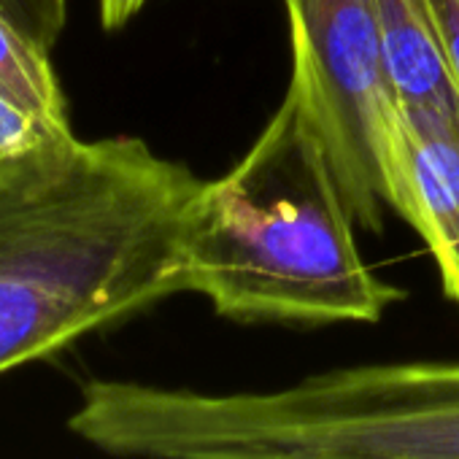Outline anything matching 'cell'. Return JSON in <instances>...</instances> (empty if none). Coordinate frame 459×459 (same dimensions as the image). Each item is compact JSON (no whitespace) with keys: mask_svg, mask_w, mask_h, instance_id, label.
I'll list each match as a JSON object with an SVG mask.
<instances>
[{"mask_svg":"<svg viewBox=\"0 0 459 459\" xmlns=\"http://www.w3.org/2000/svg\"><path fill=\"white\" fill-rule=\"evenodd\" d=\"M200 186L130 135L65 133L0 160V376L186 292Z\"/></svg>","mask_w":459,"mask_h":459,"instance_id":"1","label":"cell"},{"mask_svg":"<svg viewBox=\"0 0 459 459\" xmlns=\"http://www.w3.org/2000/svg\"><path fill=\"white\" fill-rule=\"evenodd\" d=\"M354 227L308 82L292 65L255 146L203 181L189 208L184 287L233 322L373 325L405 292L365 265Z\"/></svg>","mask_w":459,"mask_h":459,"instance_id":"2","label":"cell"},{"mask_svg":"<svg viewBox=\"0 0 459 459\" xmlns=\"http://www.w3.org/2000/svg\"><path fill=\"white\" fill-rule=\"evenodd\" d=\"M68 429L119 459L216 451L459 459V362L335 368L284 389L230 394L92 378Z\"/></svg>","mask_w":459,"mask_h":459,"instance_id":"3","label":"cell"},{"mask_svg":"<svg viewBox=\"0 0 459 459\" xmlns=\"http://www.w3.org/2000/svg\"><path fill=\"white\" fill-rule=\"evenodd\" d=\"M292 65L303 71L346 205L381 233L392 208L397 100L370 0H284Z\"/></svg>","mask_w":459,"mask_h":459,"instance_id":"4","label":"cell"},{"mask_svg":"<svg viewBox=\"0 0 459 459\" xmlns=\"http://www.w3.org/2000/svg\"><path fill=\"white\" fill-rule=\"evenodd\" d=\"M392 208L424 238L443 295L459 306V114L397 106Z\"/></svg>","mask_w":459,"mask_h":459,"instance_id":"5","label":"cell"},{"mask_svg":"<svg viewBox=\"0 0 459 459\" xmlns=\"http://www.w3.org/2000/svg\"><path fill=\"white\" fill-rule=\"evenodd\" d=\"M370 12L397 106L459 114L427 0H370Z\"/></svg>","mask_w":459,"mask_h":459,"instance_id":"6","label":"cell"},{"mask_svg":"<svg viewBox=\"0 0 459 459\" xmlns=\"http://www.w3.org/2000/svg\"><path fill=\"white\" fill-rule=\"evenodd\" d=\"M0 92L49 122L71 125L68 103L49 63V52L22 33L4 9H0Z\"/></svg>","mask_w":459,"mask_h":459,"instance_id":"7","label":"cell"},{"mask_svg":"<svg viewBox=\"0 0 459 459\" xmlns=\"http://www.w3.org/2000/svg\"><path fill=\"white\" fill-rule=\"evenodd\" d=\"M65 133H74L71 125L49 122L0 92V160L36 149L44 141L65 135Z\"/></svg>","mask_w":459,"mask_h":459,"instance_id":"8","label":"cell"},{"mask_svg":"<svg viewBox=\"0 0 459 459\" xmlns=\"http://www.w3.org/2000/svg\"><path fill=\"white\" fill-rule=\"evenodd\" d=\"M0 9L47 52L57 47L68 22V0H0Z\"/></svg>","mask_w":459,"mask_h":459,"instance_id":"9","label":"cell"},{"mask_svg":"<svg viewBox=\"0 0 459 459\" xmlns=\"http://www.w3.org/2000/svg\"><path fill=\"white\" fill-rule=\"evenodd\" d=\"M427 4L446 71L459 95V0H427Z\"/></svg>","mask_w":459,"mask_h":459,"instance_id":"10","label":"cell"},{"mask_svg":"<svg viewBox=\"0 0 459 459\" xmlns=\"http://www.w3.org/2000/svg\"><path fill=\"white\" fill-rule=\"evenodd\" d=\"M149 0H98L100 22L106 30H122L133 17L141 14V9Z\"/></svg>","mask_w":459,"mask_h":459,"instance_id":"11","label":"cell"},{"mask_svg":"<svg viewBox=\"0 0 459 459\" xmlns=\"http://www.w3.org/2000/svg\"><path fill=\"white\" fill-rule=\"evenodd\" d=\"M200 459H333V456H314V454H287V451H216Z\"/></svg>","mask_w":459,"mask_h":459,"instance_id":"12","label":"cell"}]
</instances>
